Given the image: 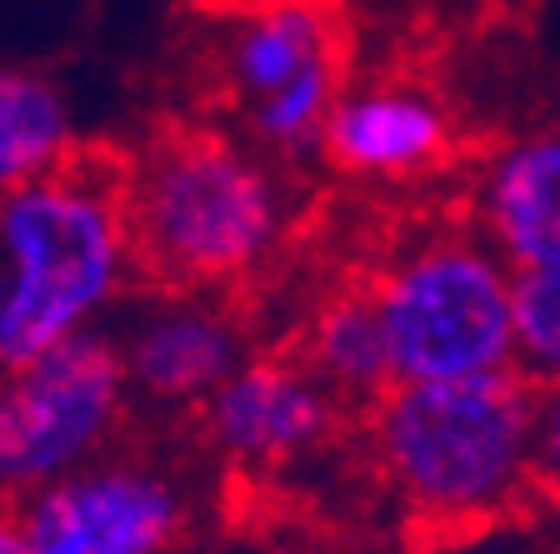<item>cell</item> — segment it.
Here are the masks:
<instances>
[{
  "mask_svg": "<svg viewBox=\"0 0 560 554\" xmlns=\"http://www.w3.org/2000/svg\"><path fill=\"white\" fill-rule=\"evenodd\" d=\"M140 270L126 165L75 155L0 200V369L101 330Z\"/></svg>",
  "mask_w": 560,
  "mask_h": 554,
  "instance_id": "1",
  "label": "cell"
},
{
  "mask_svg": "<svg viewBox=\"0 0 560 554\" xmlns=\"http://www.w3.org/2000/svg\"><path fill=\"white\" fill-rule=\"evenodd\" d=\"M126 210L140 270L165 290H221L276 260L291 190L245 140L175 130L126 165Z\"/></svg>",
  "mask_w": 560,
  "mask_h": 554,
  "instance_id": "2",
  "label": "cell"
},
{
  "mask_svg": "<svg viewBox=\"0 0 560 554\" xmlns=\"http://www.w3.org/2000/svg\"><path fill=\"white\" fill-rule=\"evenodd\" d=\"M536 400L540 385L521 369L390 385L371 415L375 460L420 520L486 524L536 490Z\"/></svg>",
  "mask_w": 560,
  "mask_h": 554,
  "instance_id": "3",
  "label": "cell"
},
{
  "mask_svg": "<svg viewBox=\"0 0 560 554\" xmlns=\"http://www.w3.org/2000/svg\"><path fill=\"white\" fill-rule=\"evenodd\" d=\"M396 385L515 369V266L480 231L400 245L371 280Z\"/></svg>",
  "mask_w": 560,
  "mask_h": 554,
  "instance_id": "4",
  "label": "cell"
},
{
  "mask_svg": "<svg viewBox=\"0 0 560 554\" xmlns=\"http://www.w3.org/2000/svg\"><path fill=\"white\" fill-rule=\"evenodd\" d=\"M130 400L116 330H85L0 369V505L110 455Z\"/></svg>",
  "mask_w": 560,
  "mask_h": 554,
  "instance_id": "5",
  "label": "cell"
},
{
  "mask_svg": "<svg viewBox=\"0 0 560 554\" xmlns=\"http://www.w3.org/2000/svg\"><path fill=\"white\" fill-rule=\"evenodd\" d=\"M15 509L35 554H165L190 530L180 474L140 455H101Z\"/></svg>",
  "mask_w": 560,
  "mask_h": 554,
  "instance_id": "6",
  "label": "cell"
},
{
  "mask_svg": "<svg viewBox=\"0 0 560 554\" xmlns=\"http://www.w3.org/2000/svg\"><path fill=\"white\" fill-rule=\"evenodd\" d=\"M340 420V394L305 355H250L200 404L206 445L231 470H285L315 455Z\"/></svg>",
  "mask_w": 560,
  "mask_h": 554,
  "instance_id": "7",
  "label": "cell"
},
{
  "mask_svg": "<svg viewBox=\"0 0 560 554\" xmlns=\"http://www.w3.org/2000/svg\"><path fill=\"white\" fill-rule=\"evenodd\" d=\"M130 394L155 410H200L250 359L245 330L210 290H161L116 330Z\"/></svg>",
  "mask_w": 560,
  "mask_h": 554,
  "instance_id": "8",
  "label": "cell"
},
{
  "mask_svg": "<svg viewBox=\"0 0 560 554\" xmlns=\"http://www.w3.org/2000/svg\"><path fill=\"white\" fill-rule=\"evenodd\" d=\"M451 135V116L431 91L406 81H365L340 91L320 155L350 180H416L445 165Z\"/></svg>",
  "mask_w": 560,
  "mask_h": 554,
  "instance_id": "9",
  "label": "cell"
},
{
  "mask_svg": "<svg viewBox=\"0 0 560 554\" xmlns=\"http://www.w3.org/2000/svg\"><path fill=\"white\" fill-rule=\"evenodd\" d=\"M476 231L515 270L560 266V126L490 151L476 175Z\"/></svg>",
  "mask_w": 560,
  "mask_h": 554,
  "instance_id": "10",
  "label": "cell"
},
{
  "mask_svg": "<svg viewBox=\"0 0 560 554\" xmlns=\"http://www.w3.org/2000/svg\"><path fill=\"white\" fill-rule=\"evenodd\" d=\"M221 81L241 110L280 95L320 66H340V31L326 0H256L221 35Z\"/></svg>",
  "mask_w": 560,
  "mask_h": 554,
  "instance_id": "11",
  "label": "cell"
},
{
  "mask_svg": "<svg viewBox=\"0 0 560 554\" xmlns=\"http://www.w3.org/2000/svg\"><path fill=\"white\" fill-rule=\"evenodd\" d=\"M81 155L75 110L46 70L0 66V200Z\"/></svg>",
  "mask_w": 560,
  "mask_h": 554,
  "instance_id": "12",
  "label": "cell"
},
{
  "mask_svg": "<svg viewBox=\"0 0 560 554\" xmlns=\"http://www.w3.org/2000/svg\"><path fill=\"white\" fill-rule=\"evenodd\" d=\"M305 365L340 400H381L396 385L390 340H385V320L371 285L336 290L330 300L315 305L311 325H305Z\"/></svg>",
  "mask_w": 560,
  "mask_h": 554,
  "instance_id": "13",
  "label": "cell"
},
{
  "mask_svg": "<svg viewBox=\"0 0 560 554\" xmlns=\"http://www.w3.org/2000/svg\"><path fill=\"white\" fill-rule=\"evenodd\" d=\"M515 369L560 385V266L515 270Z\"/></svg>",
  "mask_w": 560,
  "mask_h": 554,
  "instance_id": "14",
  "label": "cell"
},
{
  "mask_svg": "<svg viewBox=\"0 0 560 554\" xmlns=\"http://www.w3.org/2000/svg\"><path fill=\"white\" fill-rule=\"evenodd\" d=\"M530 485L546 499H560V385H540L536 439H530Z\"/></svg>",
  "mask_w": 560,
  "mask_h": 554,
  "instance_id": "15",
  "label": "cell"
},
{
  "mask_svg": "<svg viewBox=\"0 0 560 554\" xmlns=\"http://www.w3.org/2000/svg\"><path fill=\"white\" fill-rule=\"evenodd\" d=\"M0 554H35L31 540H25V524H21V509L15 505H0Z\"/></svg>",
  "mask_w": 560,
  "mask_h": 554,
  "instance_id": "16",
  "label": "cell"
},
{
  "mask_svg": "<svg viewBox=\"0 0 560 554\" xmlns=\"http://www.w3.org/2000/svg\"><path fill=\"white\" fill-rule=\"evenodd\" d=\"M0 290H5V275H0Z\"/></svg>",
  "mask_w": 560,
  "mask_h": 554,
  "instance_id": "17",
  "label": "cell"
}]
</instances>
